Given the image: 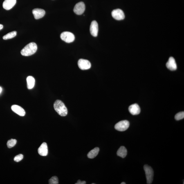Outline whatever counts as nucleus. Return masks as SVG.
I'll use <instances>...</instances> for the list:
<instances>
[{"label":"nucleus","mask_w":184,"mask_h":184,"mask_svg":"<svg viewBox=\"0 0 184 184\" xmlns=\"http://www.w3.org/2000/svg\"><path fill=\"white\" fill-rule=\"evenodd\" d=\"M37 50V46L36 44L34 42H31L26 45L21 50V55L25 56H28L35 54Z\"/></svg>","instance_id":"f257e3e1"},{"label":"nucleus","mask_w":184,"mask_h":184,"mask_svg":"<svg viewBox=\"0 0 184 184\" xmlns=\"http://www.w3.org/2000/svg\"><path fill=\"white\" fill-rule=\"evenodd\" d=\"M56 111L61 116H65L68 114V109L64 103L60 100H57L54 104Z\"/></svg>","instance_id":"f03ea898"},{"label":"nucleus","mask_w":184,"mask_h":184,"mask_svg":"<svg viewBox=\"0 0 184 184\" xmlns=\"http://www.w3.org/2000/svg\"><path fill=\"white\" fill-rule=\"evenodd\" d=\"M144 169L145 173L147 184H151L152 183L153 180V175H154L152 169L147 165H144Z\"/></svg>","instance_id":"7ed1b4c3"},{"label":"nucleus","mask_w":184,"mask_h":184,"mask_svg":"<svg viewBox=\"0 0 184 184\" xmlns=\"http://www.w3.org/2000/svg\"><path fill=\"white\" fill-rule=\"evenodd\" d=\"M60 38L62 40L68 43L73 42L75 39L74 34L71 32H65L61 33Z\"/></svg>","instance_id":"20e7f679"},{"label":"nucleus","mask_w":184,"mask_h":184,"mask_svg":"<svg viewBox=\"0 0 184 184\" xmlns=\"http://www.w3.org/2000/svg\"><path fill=\"white\" fill-rule=\"evenodd\" d=\"M129 126V122L128 121L122 120L116 124L115 126V128L118 131H124L128 128Z\"/></svg>","instance_id":"39448f33"},{"label":"nucleus","mask_w":184,"mask_h":184,"mask_svg":"<svg viewBox=\"0 0 184 184\" xmlns=\"http://www.w3.org/2000/svg\"><path fill=\"white\" fill-rule=\"evenodd\" d=\"M85 9V6L83 2L77 3L74 7L73 11L76 14L80 15L83 13Z\"/></svg>","instance_id":"423d86ee"},{"label":"nucleus","mask_w":184,"mask_h":184,"mask_svg":"<svg viewBox=\"0 0 184 184\" xmlns=\"http://www.w3.org/2000/svg\"><path fill=\"white\" fill-rule=\"evenodd\" d=\"M111 15L113 18L117 20H121L125 17L124 12L120 9L113 10L111 12Z\"/></svg>","instance_id":"0eeeda50"},{"label":"nucleus","mask_w":184,"mask_h":184,"mask_svg":"<svg viewBox=\"0 0 184 184\" xmlns=\"http://www.w3.org/2000/svg\"><path fill=\"white\" fill-rule=\"evenodd\" d=\"M78 65L79 68L82 70H88L91 67V62L86 59H80L78 61Z\"/></svg>","instance_id":"6e6552de"},{"label":"nucleus","mask_w":184,"mask_h":184,"mask_svg":"<svg viewBox=\"0 0 184 184\" xmlns=\"http://www.w3.org/2000/svg\"><path fill=\"white\" fill-rule=\"evenodd\" d=\"M90 31L91 35L93 37H96L98 32V25L95 21H93L91 23L90 28Z\"/></svg>","instance_id":"1a4fd4ad"},{"label":"nucleus","mask_w":184,"mask_h":184,"mask_svg":"<svg viewBox=\"0 0 184 184\" xmlns=\"http://www.w3.org/2000/svg\"><path fill=\"white\" fill-rule=\"evenodd\" d=\"M32 13L36 19H38L43 17L46 14V12L42 9L36 8L32 10Z\"/></svg>","instance_id":"9d476101"},{"label":"nucleus","mask_w":184,"mask_h":184,"mask_svg":"<svg viewBox=\"0 0 184 184\" xmlns=\"http://www.w3.org/2000/svg\"><path fill=\"white\" fill-rule=\"evenodd\" d=\"M166 66L171 71H175L177 68V66L175 59L173 57L169 58L168 61L166 64Z\"/></svg>","instance_id":"9b49d317"},{"label":"nucleus","mask_w":184,"mask_h":184,"mask_svg":"<svg viewBox=\"0 0 184 184\" xmlns=\"http://www.w3.org/2000/svg\"><path fill=\"white\" fill-rule=\"evenodd\" d=\"M38 152L41 156H46L48 154V147L46 142H43L41 144L38 149Z\"/></svg>","instance_id":"f8f14e48"},{"label":"nucleus","mask_w":184,"mask_h":184,"mask_svg":"<svg viewBox=\"0 0 184 184\" xmlns=\"http://www.w3.org/2000/svg\"><path fill=\"white\" fill-rule=\"evenodd\" d=\"M12 111L21 116H24L25 115L24 109L19 105H14L11 106Z\"/></svg>","instance_id":"ddd939ff"},{"label":"nucleus","mask_w":184,"mask_h":184,"mask_svg":"<svg viewBox=\"0 0 184 184\" xmlns=\"http://www.w3.org/2000/svg\"><path fill=\"white\" fill-rule=\"evenodd\" d=\"M16 2V0H5L3 3V8L6 10H10L15 6Z\"/></svg>","instance_id":"4468645a"},{"label":"nucleus","mask_w":184,"mask_h":184,"mask_svg":"<svg viewBox=\"0 0 184 184\" xmlns=\"http://www.w3.org/2000/svg\"><path fill=\"white\" fill-rule=\"evenodd\" d=\"M129 110L131 114L134 115L139 114L140 112V106L137 104H133L130 106Z\"/></svg>","instance_id":"2eb2a0df"},{"label":"nucleus","mask_w":184,"mask_h":184,"mask_svg":"<svg viewBox=\"0 0 184 184\" xmlns=\"http://www.w3.org/2000/svg\"><path fill=\"white\" fill-rule=\"evenodd\" d=\"M27 82L28 89H32L35 84V81L34 77L32 76H28L27 78Z\"/></svg>","instance_id":"dca6fc26"},{"label":"nucleus","mask_w":184,"mask_h":184,"mask_svg":"<svg viewBox=\"0 0 184 184\" xmlns=\"http://www.w3.org/2000/svg\"><path fill=\"white\" fill-rule=\"evenodd\" d=\"M117 155L123 158H124L127 154V150L125 147H120L117 151Z\"/></svg>","instance_id":"f3484780"},{"label":"nucleus","mask_w":184,"mask_h":184,"mask_svg":"<svg viewBox=\"0 0 184 184\" xmlns=\"http://www.w3.org/2000/svg\"><path fill=\"white\" fill-rule=\"evenodd\" d=\"M99 150L100 149L98 147L95 148L88 153V157L90 158H94L98 154Z\"/></svg>","instance_id":"a211bd4d"},{"label":"nucleus","mask_w":184,"mask_h":184,"mask_svg":"<svg viewBox=\"0 0 184 184\" xmlns=\"http://www.w3.org/2000/svg\"><path fill=\"white\" fill-rule=\"evenodd\" d=\"M17 32H9V33L7 34L6 35H5L4 36H3V39L5 40H7L9 39H11L12 38H13L16 36L17 35Z\"/></svg>","instance_id":"6ab92c4d"},{"label":"nucleus","mask_w":184,"mask_h":184,"mask_svg":"<svg viewBox=\"0 0 184 184\" xmlns=\"http://www.w3.org/2000/svg\"><path fill=\"white\" fill-rule=\"evenodd\" d=\"M17 140L15 139H11L9 140L7 143V146L8 148H11L15 146L17 144Z\"/></svg>","instance_id":"aec40b11"},{"label":"nucleus","mask_w":184,"mask_h":184,"mask_svg":"<svg viewBox=\"0 0 184 184\" xmlns=\"http://www.w3.org/2000/svg\"><path fill=\"white\" fill-rule=\"evenodd\" d=\"M175 119L177 120H179L184 118V111L180 112L176 115L175 116Z\"/></svg>","instance_id":"412c9836"},{"label":"nucleus","mask_w":184,"mask_h":184,"mask_svg":"<svg viewBox=\"0 0 184 184\" xmlns=\"http://www.w3.org/2000/svg\"><path fill=\"white\" fill-rule=\"evenodd\" d=\"M59 183L58 179L56 176H53L49 180L50 184H58Z\"/></svg>","instance_id":"4be33fe9"},{"label":"nucleus","mask_w":184,"mask_h":184,"mask_svg":"<svg viewBox=\"0 0 184 184\" xmlns=\"http://www.w3.org/2000/svg\"><path fill=\"white\" fill-rule=\"evenodd\" d=\"M23 155L22 154H19L16 156L14 158V161L16 162H19L23 159Z\"/></svg>","instance_id":"5701e85b"},{"label":"nucleus","mask_w":184,"mask_h":184,"mask_svg":"<svg viewBox=\"0 0 184 184\" xmlns=\"http://www.w3.org/2000/svg\"><path fill=\"white\" fill-rule=\"evenodd\" d=\"M75 184H85L86 182L85 181H81L80 180L77 181V183H75Z\"/></svg>","instance_id":"b1692460"},{"label":"nucleus","mask_w":184,"mask_h":184,"mask_svg":"<svg viewBox=\"0 0 184 184\" xmlns=\"http://www.w3.org/2000/svg\"><path fill=\"white\" fill-rule=\"evenodd\" d=\"M3 28V26L2 25L0 24V30L2 29Z\"/></svg>","instance_id":"393cba45"},{"label":"nucleus","mask_w":184,"mask_h":184,"mask_svg":"<svg viewBox=\"0 0 184 184\" xmlns=\"http://www.w3.org/2000/svg\"><path fill=\"white\" fill-rule=\"evenodd\" d=\"M2 89L1 87H0V93H1L2 91Z\"/></svg>","instance_id":"a878e982"},{"label":"nucleus","mask_w":184,"mask_h":184,"mask_svg":"<svg viewBox=\"0 0 184 184\" xmlns=\"http://www.w3.org/2000/svg\"><path fill=\"white\" fill-rule=\"evenodd\" d=\"M126 183H124V182H122L121 184H126Z\"/></svg>","instance_id":"bb28decb"}]
</instances>
